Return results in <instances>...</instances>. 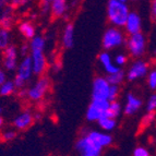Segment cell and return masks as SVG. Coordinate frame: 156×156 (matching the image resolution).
Returning a JSON list of instances; mask_svg holds the SVG:
<instances>
[{
	"label": "cell",
	"mask_w": 156,
	"mask_h": 156,
	"mask_svg": "<svg viewBox=\"0 0 156 156\" xmlns=\"http://www.w3.org/2000/svg\"><path fill=\"white\" fill-rule=\"evenodd\" d=\"M46 46V41L43 36L35 35L31 38L30 43V52H31L32 65H33L34 74L42 76L47 69V59L44 55V49Z\"/></svg>",
	"instance_id": "1"
},
{
	"label": "cell",
	"mask_w": 156,
	"mask_h": 156,
	"mask_svg": "<svg viewBox=\"0 0 156 156\" xmlns=\"http://www.w3.org/2000/svg\"><path fill=\"white\" fill-rule=\"evenodd\" d=\"M129 12V7L123 1L109 0L107 3V19L112 24V26L123 27Z\"/></svg>",
	"instance_id": "2"
},
{
	"label": "cell",
	"mask_w": 156,
	"mask_h": 156,
	"mask_svg": "<svg viewBox=\"0 0 156 156\" xmlns=\"http://www.w3.org/2000/svg\"><path fill=\"white\" fill-rule=\"evenodd\" d=\"M34 74L33 71V65H32V59L30 56H24L23 59L21 60V62L19 63L18 68H16V78L13 80L14 84H16V89L21 90L25 86L26 82H29L32 79Z\"/></svg>",
	"instance_id": "3"
},
{
	"label": "cell",
	"mask_w": 156,
	"mask_h": 156,
	"mask_svg": "<svg viewBox=\"0 0 156 156\" xmlns=\"http://www.w3.org/2000/svg\"><path fill=\"white\" fill-rule=\"evenodd\" d=\"M127 49L133 58H141L146 49V39L142 32L131 34L127 39Z\"/></svg>",
	"instance_id": "4"
},
{
	"label": "cell",
	"mask_w": 156,
	"mask_h": 156,
	"mask_svg": "<svg viewBox=\"0 0 156 156\" xmlns=\"http://www.w3.org/2000/svg\"><path fill=\"white\" fill-rule=\"evenodd\" d=\"M76 150L83 156H99L103 147L95 142L89 134L81 136L76 143Z\"/></svg>",
	"instance_id": "5"
},
{
	"label": "cell",
	"mask_w": 156,
	"mask_h": 156,
	"mask_svg": "<svg viewBox=\"0 0 156 156\" xmlns=\"http://www.w3.org/2000/svg\"><path fill=\"white\" fill-rule=\"evenodd\" d=\"M123 42H125V34L117 26H112L107 29L101 39V44L105 50H110L121 46Z\"/></svg>",
	"instance_id": "6"
},
{
	"label": "cell",
	"mask_w": 156,
	"mask_h": 156,
	"mask_svg": "<svg viewBox=\"0 0 156 156\" xmlns=\"http://www.w3.org/2000/svg\"><path fill=\"white\" fill-rule=\"evenodd\" d=\"M110 101L104 98H92L87 110H86V119L89 121H97L99 118L107 116V109L109 107Z\"/></svg>",
	"instance_id": "7"
},
{
	"label": "cell",
	"mask_w": 156,
	"mask_h": 156,
	"mask_svg": "<svg viewBox=\"0 0 156 156\" xmlns=\"http://www.w3.org/2000/svg\"><path fill=\"white\" fill-rule=\"evenodd\" d=\"M50 89V80L47 76H41L26 91V97L32 101H38L45 97Z\"/></svg>",
	"instance_id": "8"
},
{
	"label": "cell",
	"mask_w": 156,
	"mask_h": 156,
	"mask_svg": "<svg viewBox=\"0 0 156 156\" xmlns=\"http://www.w3.org/2000/svg\"><path fill=\"white\" fill-rule=\"evenodd\" d=\"M110 83L106 78L96 76L93 81L92 86V98H104L108 99Z\"/></svg>",
	"instance_id": "9"
},
{
	"label": "cell",
	"mask_w": 156,
	"mask_h": 156,
	"mask_svg": "<svg viewBox=\"0 0 156 156\" xmlns=\"http://www.w3.org/2000/svg\"><path fill=\"white\" fill-rule=\"evenodd\" d=\"M148 73V65L144 60H136L131 65L128 72L126 73V78L128 81H135L138 79L144 78Z\"/></svg>",
	"instance_id": "10"
},
{
	"label": "cell",
	"mask_w": 156,
	"mask_h": 156,
	"mask_svg": "<svg viewBox=\"0 0 156 156\" xmlns=\"http://www.w3.org/2000/svg\"><path fill=\"white\" fill-rule=\"evenodd\" d=\"M18 48L13 45H9L3 49V68L7 71H16L18 68Z\"/></svg>",
	"instance_id": "11"
},
{
	"label": "cell",
	"mask_w": 156,
	"mask_h": 156,
	"mask_svg": "<svg viewBox=\"0 0 156 156\" xmlns=\"http://www.w3.org/2000/svg\"><path fill=\"white\" fill-rule=\"evenodd\" d=\"M123 27L126 29V32L129 35L141 32V29H142V19H141L140 14L138 12H135V11H130Z\"/></svg>",
	"instance_id": "12"
},
{
	"label": "cell",
	"mask_w": 156,
	"mask_h": 156,
	"mask_svg": "<svg viewBox=\"0 0 156 156\" xmlns=\"http://www.w3.org/2000/svg\"><path fill=\"white\" fill-rule=\"evenodd\" d=\"M34 122V116L31 112H23L21 114H19L14 120H13V127L16 128V130L23 131L29 129Z\"/></svg>",
	"instance_id": "13"
},
{
	"label": "cell",
	"mask_w": 156,
	"mask_h": 156,
	"mask_svg": "<svg viewBox=\"0 0 156 156\" xmlns=\"http://www.w3.org/2000/svg\"><path fill=\"white\" fill-rule=\"evenodd\" d=\"M143 105L142 99L139 98L138 96H135L133 93H129L127 95V103L125 106V114L127 116H132L135 112H138L140 108Z\"/></svg>",
	"instance_id": "14"
},
{
	"label": "cell",
	"mask_w": 156,
	"mask_h": 156,
	"mask_svg": "<svg viewBox=\"0 0 156 156\" xmlns=\"http://www.w3.org/2000/svg\"><path fill=\"white\" fill-rule=\"evenodd\" d=\"M98 60H99V62H101V65L103 66L105 72H106L107 74H112V73H115L120 70V67H118L117 65H114V63H112V57H110L109 52L107 51V50H105V51L99 54Z\"/></svg>",
	"instance_id": "15"
},
{
	"label": "cell",
	"mask_w": 156,
	"mask_h": 156,
	"mask_svg": "<svg viewBox=\"0 0 156 156\" xmlns=\"http://www.w3.org/2000/svg\"><path fill=\"white\" fill-rule=\"evenodd\" d=\"M87 134L103 148L107 147V146H109L112 144V136L110 134L99 132V131H91V132H89Z\"/></svg>",
	"instance_id": "16"
},
{
	"label": "cell",
	"mask_w": 156,
	"mask_h": 156,
	"mask_svg": "<svg viewBox=\"0 0 156 156\" xmlns=\"http://www.w3.org/2000/svg\"><path fill=\"white\" fill-rule=\"evenodd\" d=\"M62 45L66 49H70L74 45V26L69 23L66 25L62 33Z\"/></svg>",
	"instance_id": "17"
},
{
	"label": "cell",
	"mask_w": 156,
	"mask_h": 156,
	"mask_svg": "<svg viewBox=\"0 0 156 156\" xmlns=\"http://www.w3.org/2000/svg\"><path fill=\"white\" fill-rule=\"evenodd\" d=\"M49 9L55 18H61L67 12V2L66 0H55L50 3Z\"/></svg>",
	"instance_id": "18"
},
{
	"label": "cell",
	"mask_w": 156,
	"mask_h": 156,
	"mask_svg": "<svg viewBox=\"0 0 156 156\" xmlns=\"http://www.w3.org/2000/svg\"><path fill=\"white\" fill-rule=\"evenodd\" d=\"M19 30L21 32V34L23 35L25 38L31 39L33 38L35 35H36V30H35V26L29 21H24L21 22L20 25H19Z\"/></svg>",
	"instance_id": "19"
},
{
	"label": "cell",
	"mask_w": 156,
	"mask_h": 156,
	"mask_svg": "<svg viewBox=\"0 0 156 156\" xmlns=\"http://www.w3.org/2000/svg\"><path fill=\"white\" fill-rule=\"evenodd\" d=\"M97 123H98L99 127L105 131H112L115 128H116V126H117L116 118L107 117V116L99 118V119L97 120Z\"/></svg>",
	"instance_id": "20"
},
{
	"label": "cell",
	"mask_w": 156,
	"mask_h": 156,
	"mask_svg": "<svg viewBox=\"0 0 156 156\" xmlns=\"http://www.w3.org/2000/svg\"><path fill=\"white\" fill-rule=\"evenodd\" d=\"M16 90V86L13 81H5L1 85H0V95L1 96H10L12 95Z\"/></svg>",
	"instance_id": "21"
},
{
	"label": "cell",
	"mask_w": 156,
	"mask_h": 156,
	"mask_svg": "<svg viewBox=\"0 0 156 156\" xmlns=\"http://www.w3.org/2000/svg\"><path fill=\"white\" fill-rule=\"evenodd\" d=\"M121 112V104L119 101H117L116 99L115 101H110L109 107L107 109V117H112V118H117L118 116Z\"/></svg>",
	"instance_id": "22"
},
{
	"label": "cell",
	"mask_w": 156,
	"mask_h": 156,
	"mask_svg": "<svg viewBox=\"0 0 156 156\" xmlns=\"http://www.w3.org/2000/svg\"><path fill=\"white\" fill-rule=\"evenodd\" d=\"M125 78H126L125 71H122L121 69H120V70L117 71V72L112 73V74H108L106 79L110 84H114V85H119V84L123 81V79H125Z\"/></svg>",
	"instance_id": "23"
},
{
	"label": "cell",
	"mask_w": 156,
	"mask_h": 156,
	"mask_svg": "<svg viewBox=\"0 0 156 156\" xmlns=\"http://www.w3.org/2000/svg\"><path fill=\"white\" fill-rule=\"evenodd\" d=\"M11 42V34L8 29L1 27L0 29V49H5L8 47Z\"/></svg>",
	"instance_id": "24"
},
{
	"label": "cell",
	"mask_w": 156,
	"mask_h": 156,
	"mask_svg": "<svg viewBox=\"0 0 156 156\" xmlns=\"http://www.w3.org/2000/svg\"><path fill=\"white\" fill-rule=\"evenodd\" d=\"M156 110V93L152 94L146 101V112H154Z\"/></svg>",
	"instance_id": "25"
},
{
	"label": "cell",
	"mask_w": 156,
	"mask_h": 156,
	"mask_svg": "<svg viewBox=\"0 0 156 156\" xmlns=\"http://www.w3.org/2000/svg\"><path fill=\"white\" fill-rule=\"evenodd\" d=\"M16 136V132L13 130H7L5 131V132H2V134H1V140L3 141V142H11L12 140H14Z\"/></svg>",
	"instance_id": "26"
},
{
	"label": "cell",
	"mask_w": 156,
	"mask_h": 156,
	"mask_svg": "<svg viewBox=\"0 0 156 156\" xmlns=\"http://www.w3.org/2000/svg\"><path fill=\"white\" fill-rule=\"evenodd\" d=\"M147 85L153 91L156 90V70H153L148 73L147 76Z\"/></svg>",
	"instance_id": "27"
},
{
	"label": "cell",
	"mask_w": 156,
	"mask_h": 156,
	"mask_svg": "<svg viewBox=\"0 0 156 156\" xmlns=\"http://www.w3.org/2000/svg\"><path fill=\"white\" fill-rule=\"evenodd\" d=\"M118 95H119V86L114 85V84H110V89H109V95H108V101H115V99L118 98Z\"/></svg>",
	"instance_id": "28"
},
{
	"label": "cell",
	"mask_w": 156,
	"mask_h": 156,
	"mask_svg": "<svg viewBox=\"0 0 156 156\" xmlns=\"http://www.w3.org/2000/svg\"><path fill=\"white\" fill-rule=\"evenodd\" d=\"M150 152L144 146H138L133 150V156H148Z\"/></svg>",
	"instance_id": "29"
},
{
	"label": "cell",
	"mask_w": 156,
	"mask_h": 156,
	"mask_svg": "<svg viewBox=\"0 0 156 156\" xmlns=\"http://www.w3.org/2000/svg\"><path fill=\"white\" fill-rule=\"evenodd\" d=\"M115 63L118 66V67H121V66H125L127 63V57L123 54H119V55L116 56L115 58Z\"/></svg>",
	"instance_id": "30"
},
{
	"label": "cell",
	"mask_w": 156,
	"mask_h": 156,
	"mask_svg": "<svg viewBox=\"0 0 156 156\" xmlns=\"http://www.w3.org/2000/svg\"><path fill=\"white\" fill-rule=\"evenodd\" d=\"M151 16L152 20L156 23V0H152L151 2Z\"/></svg>",
	"instance_id": "31"
},
{
	"label": "cell",
	"mask_w": 156,
	"mask_h": 156,
	"mask_svg": "<svg viewBox=\"0 0 156 156\" xmlns=\"http://www.w3.org/2000/svg\"><path fill=\"white\" fill-rule=\"evenodd\" d=\"M30 50V45L27 46V45H23V46L20 48V50H19V52L21 54L22 56H26L27 55V51Z\"/></svg>",
	"instance_id": "32"
},
{
	"label": "cell",
	"mask_w": 156,
	"mask_h": 156,
	"mask_svg": "<svg viewBox=\"0 0 156 156\" xmlns=\"http://www.w3.org/2000/svg\"><path fill=\"white\" fill-rule=\"evenodd\" d=\"M5 81H7V74H5V72L2 69H0V85H1Z\"/></svg>",
	"instance_id": "33"
},
{
	"label": "cell",
	"mask_w": 156,
	"mask_h": 156,
	"mask_svg": "<svg viewBox=\"0 0 156 156\" xmlns=\"http://www.w3.org/2000/svg\"><path fill=\"white\" fill-rule=\"evenodd\" d=\"M1 112H2V109L0 108V129H1L3 126V119H2V116H1Z\"/></svg>",
	"instance_id": "34"
},
{
	"label": "cell",
	"mask_w": 156,
	"mask_h": 156,
	"mask_svg": "<svg viewBox=\"0 0 156 156\" xmlns=\"http://www.w3.org/2000/svg\"><path fill=\"white\" fill-rule=\"evenodd\" d=\"M52 1H55V0H43V2H44V3H48V5H50Z\"/></svg>",
	"instance_id": "35"
},
{
	"label": "cell",
	"mask_w": 156,
	"mask_h": 156,
	"mask_svg": "<svg viewBox=\"0 0 156 156\" xmlns=\"http://www.w3.org/2000/svg\"><path fill=\"white\" fill-rule=\"evenodd\" d=\"M3 5H5V0H0V9L2 8Z\"/></svg>",
	"instance_id": "36"
},
{
	"label": "cell",
	"mask_w": 156,
	"mask_h": 156,
	"mask_svg": "<svg viewBox=\"0 0 156 156\" xmlns=\"http://www.w3.org/2000/svg\"><path fill=\"white\" fill-rule=\"evenodd\" d=\"M119 1H123V2H127V0H119Z\"/></svg>",
	"instance_id": "37"
},
{
	"label": "cell",
	"mask_w": 156,
	"mask_h": 156,
	"mask_svg": "<svg viewBox=\"0 0 156 156\" xmlns=\"http://www.w3.org/2000/svg\"><path fill=\"white\" fill-rule=\"evenodd\" d=\"M130 1H139V0H130Z\"/></svg>",
	"instance_id": "38"
},
{
	"label": "cell",
	"mask_w": 156,
	"mask_h": 156,
	"mask_svg": "<svg viewBox=\"0 0 156 156\" xmlns=\"http://www.w3.org/2000/svg\"><path fill=\"white\" fill-rule=\"evenodd\" d=\"M0 29H1V22H0Z\"/></svg>",
	"instance_id": "39"
}]
</instances>
